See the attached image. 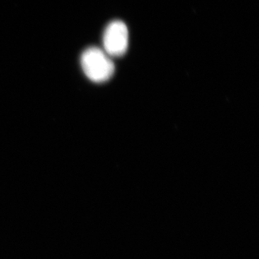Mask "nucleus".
Wrapping results in <instances>:
<instances>
[{
	"mask_svg": "<svg viewBox=\"0 0 259 259\" xmlns=\"http://www.w3.org/2000/svg\"><path fill=\"white\" fill-rule=\"evenodd\" d=\"M110 56L102 49L90 47L81 56V65L85 75L96 83L108 81L115 73V65Z\"/></svg>",
	"mask_w": 259,
	"mask_h": 259,
	"instance_id": "obj_1",
	"label": "nucleus"
},
{
	"mask_svg": "<svg viewBox=\"0 0 259 259\" xmlns=\"http://www.w3.org/2000/svg\"><path fill=\"white\" fill-rule=\"evenodd\" d=\"M129 32L121 20L110 22L103 34V51L110 57L123 56L128 48Z\"/></svg>",
	"mask_w": 259,
	"mask_h": 259,
	"instance_id": "obj_2",
	"label": "nucleus"
}]
</instances>
